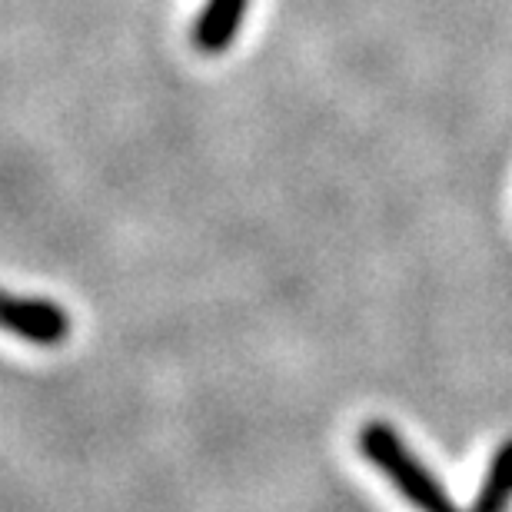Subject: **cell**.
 Here are the masks:
<instances>
[{
    "label": "cell",
    "mask_w": 512,
    "mask_h": 512,
    "mask_svg": "<svg viewBox=\"0 0 512 512\" xmlns=\"http://www.w3.org/2000/svg\"><path fill=\"white\" fill-rule=\"evenodd\" d=\"M360 453L380 469V473L399 489L409 503L419 512H466L453 503V496L439 486V479L419 463V456L403 443V436L396 433L389 423H366L360 429Z\"/></svg>",
    "instance_id": "6da1fadb"
},
{
    "label": "cell",
    "mask_w": 512,
    "mask_h": 512,
    "mask_svg": "<svg viewBox=\"0 0 512 512\" xmlns=\"http://www.w3.org/2000/svg\"><path fill=\"white\" fill-rule=\"evenodd\" d=\"M4 326L34 346H57L70 336V316L64 306L14 293L4 296Z\"/></svg>",
    "instance_id": "7a4b0ae2"
},
{
    "label": "cell",
    "mask_w": 512,
    "mask_h": 512,
    "mask_svg": "<svg viewBox=\"0 0 512 512\" xmlns=\"http://www.w3.org/2000/svg\"><path fill=\"white\" fill-rule=\"evenodd\" d=\"M250 0H207V7L200 10L197 27H193V40L207 54H220L233 44L237 30L247 17Z\"/></svg>",
    "instance_id": "3957f363"
},
{
    "label": "cell",
    "mask_w": 512,
    "mask_h": 512,
    "mask_svg": "<svg viewBox=\"0 0 512 512\" xmlns=\"http://www.w3.org/2000/svg\"><path fill=\"white\" fill-rule=\"evenodd\" d=\"M509 506H512V439H506L496 449L469 512H506Z\"/></svg>",
    "instance_id": "277c9868"
}]
</instances>
